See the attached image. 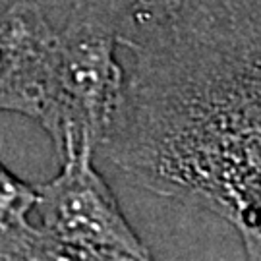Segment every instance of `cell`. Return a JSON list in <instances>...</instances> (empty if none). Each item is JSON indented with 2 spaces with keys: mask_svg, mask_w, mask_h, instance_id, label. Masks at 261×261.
Listing matches in <instances>:
<instances>
[{
  "mask_svg": "<svg viewBox=\"0 0 261 261\" xmlns=\"http://www.w3.org/2000/svg\"><path fill=\"white\" fill-rule=\"evenodd\" d=\"M56 41L58 31L35 2L19 0L0 12V111L47 124Z\"/></svg>",
  "mask_w": 261,
  "mask_h": 261,
  "instance_id": "4",
  "label": "cell"
},
{
  "mask_svg": "<svg viewBox=\"0 0 261 261\" xmlns=\"http://www.w3.org/2000/svg\"><path fill=\"white\" fill-rule=\"evenodd\" d=\"M93 155L89 145L66 149L58 174L35 186L37 226L53 244L56 259H149V250L95 168Z\"/></svg>",
  "mask_w": 261,
  "mask_h": 261,
  "instance_id": "3",
  "label": "cell"
},
{
  "mask_svg": "<svg viewBox=\"0 0 261 261\" xmlns=\"http://www.w3.org/2000/svg\"><path fill=\"white\" fill-rule=\"evenodd\" d=\"M186 0H136L132 12L126 21V29H138L143 25H149L153 21L167 18L168 14H172L178 10ZM122 31V33H124Z\"/></svg>",
  "mask_w": 261,
  "mask_h": 261,
  "instance_id": "6",
  "label": "cell"
},
{
  "mask_svg": "<svg viewBox=\"0 0 261 261\" xmlns=\"http://www.w3.org/2000/svg\"><path fill=\"white\" fill-rule=\"evenodd\" d=\"M35 199L37 188L10 172L0 163V236H10L28 228Z\"/></svg>",
  "mask_w": 261,
  "mask_h": 261,
  "instance_id": "5",
  "label": "cell"
},
{
  "mask_svg": "<svg viewBox=\"0 0 261 261\" xmlns=\"http://www.w3.org/2000/svg\"><path fill=\"white\" fill-rule=\"evenodd\" d=\"M120 48L99 149L136 186L221 217L261 259V0H186Z\"/></svg>",
  "mask_w": 261,
  "mask_h": 261,
  "instance_id": "1",
  "label": "cell"
},
{
  "mask_svg": "<svg viewBox=\"0 0 261 261\" xmlns=\"http://www.w3.org/2000/svg\"><path fill=\"white\" fill-rule=\"evenodd\" d=\"M134 2H136V0H134Z\"/></svg>",
  "mask_w": 261,
  "mask_h": 261,
  "instance_id": "7",
  "label": "cell"
},
{
  "mask_svg": "<svg viewBox=\"0 0 261 261\" xmlns=\"http://www.w3.org/2000/svg\"><path fill=\"white\" fill-rule=\"evenodd\" d=\"M134 0H80L58 31L55 91L47 124L58 157L70 147L99 149L124 85L118 62Z\"/></svg>",
  "mask_w": 261,
  "mask_h": 261,
  "instance_id": "2",
  "label": "cell"
}]
</instances>
